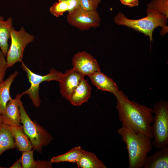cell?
<instances>
[{
  "label": "cell",
  "mask_w": 168,
  "mask_h": 168,
  "mask_svg": "<svg viewBox=\"0 0 168 168\" xmlns=\"http://www.w3.org/2000/svg\"><path fill=\"white\" fill-rule=\"evenodd\" d=\"M116 108L122 126L130 128L135 133L153 138L152 131L153 109L129 100L120 91Z\"/></svg>",
  "instance_id": "obj_1"
},
{
  "label": "cell",
  "mask_w": 168,
  "mask_h": 168,
  "mask_svg": "<svg viewBox=\"0 0 168 168\" xmlns=\"http://www.w3.org/2000/svg\"><path fill=\"white\" fill-rule=\"evenodd\" d=\"M126 145L129 168H143L148 154L152 149L151 139L135 133L130 128L122 126L117 130Z\"/></svg>",
  "instance_id": "obj_2"
},
{
  "label": "cell",
  "mask_w": 168,
  "mask_h": 168,
  "mask_svg": "<svg viewBox=\"0 0 168 168\" xmlns=\"http://www.w3.org/2000/svg\"><path fill=\"white\" fill-rule=\"evenodd\" d=\"M147 16L137 20L127 18L123 13L119 12L114 17V20L118 25L126 26L138 32L149 36L151 42L152 41V33L154 30L158 26L167 31L166 26L168 17L152 9L147 8Z\"/></svg>",
  "instance_id": "obj_3"
},
{
  "label": "cell",
  "mask_w": 168,
  "mask_h": 168,
  "mask_svg": "<svg viewBox=\"0 0 168 168\" xmlns=\"http://www.w3.org/2000/svg\"><path fill=\"white\" fill-rule=\"evenodd\" d=\"M21 123L23 130L31 143L32 149L41 153L44 146L49 144L53 139L51 135L37 122L32 120L26 112L23 103L20 101Z\"/></svg>",
  "instance_id": "obj_4"
},
{
  "label": "cell",
  "mask_w": 168,
  "mask_h": 168,
  "mask_svg": "<svg viewBox=\"0 0 168 168\" xmlns=\"http://www.w3.org/2000/svg\"><path fill=\"white\" fill-rule=\"evenodd\" d=\"M153 109L155 116L152 125L154 137L152 143L158 150L168 146V103L161 100L154 105Z\"/></svg>",
  "instance_id": "obj_5"
},
{
  "label": "cell",
  "mask_w": 168,
  "mask_h": 168,
  "mask_svg": "<svg viewBox=\"0 0 168 168\" xmlns=\"http://www.w3.org/2000/svg\"><path fill=\"white\" fill-rule=\"evenodd\" d=\"M11 43L6 57L8 68L18 62H22L24 49L29 43L34 40V36L27 33L23 27L18 31L12 26L10 32Z\"/></svg>",
  "instance_id": "obj_6"
},
{
  "label": "cell",
  "mask_w": 168,
  "mask_h": 168,
  "mask_svg": "<svg viewBox=\"0 0 168 168\" xmlns=\"http://www.w3.org/2000/svg\"><path fill=\"white\" fill-rule=\"evenodd\" d=\"M21 67L26 73L30 86V88L21 94L22 96L27 95L36 108L40 107L41 100L39 96L40 85L44 82L56 81L58 82L61 79L63 73L54 69H51L49 73L44 75L35 73L30 70L22 62Z\"/></svg>",
  "instance_id": "obj_7"
},
{
  "label": "cell",
  "mask_w": 168,
  "mask_h": 168,
  "mask_svg": "<svg viewBox=\"0 0 168 168\" xmlns=\"http://www.w3.org/2000/svg\"><path fill=\"white\" fill-rule=\"evenodd\" d=\"M67 22L71 26L83 31L100 26V19L97 10L88 11L79 8L68 12Z\"/></svg>",
  "instance_id": "obj_8"
},
{
  "label": "cell",
  "mask_w": 168,
  "mask_h": 168,
  "mask_svg": "<svg viewBox=\"0 0 168 168\" xmlns=\"http://www.w3.org/2000/svg\"><path fill=\"white\" fill-rule=\"evenodd\" d=\"M72 60L73 68L84 76H89L95 72L100 71L97 60L92 55L85 51L75 54Z\"/></svg>",
  "instance_id": "obj_9"
},
{
  "label": "cell",
  "mask_w": 168,
  "mask_h": 168,
  "mask_svg": "<svg viewBox=\"0 0 168 168\" xmlns=\"http://www.w3.org/2000/svg\"><path fill=\"white\" fill-rule=\"evenodd\" d=\"M84 78V76L73 68L66 71L59 82L62 96L69 101L74 91Z\"/></svg>",
  "instance_id": "obj_10"
},
{
  "label": "cell",
  "mask_w": 168,
  "mask_h": 168,
  "mask_svg": "<svg viewBox=\"0 0 168 168\" xmlns=\"http://www.w3.org/2000/svg\"><path fill=\"white\" fill-rule=\"evenodd\" d=\"M22 96L21 94L18 93L15 99L7 102L5 111L2 114L3 124L12 126L21 125L19 104Z\"/></svg>",
  "instance_id": "obj_11"
},
{
  "label": "cell",
  "mask_w": 168,
  "mask_h": 168,
  "mask_svg": "<svg viewBox=\"0 0 168 168\" xmlns=\"http://www.w3.org/2000/svg\"><path fill=\"white\" fill-rule=\"evenodd\" d=\"M89 77L92 84L98 89L110 92L116 97L119 94L120 91L116 83L100 71L94 73Z\"/></svg>",
  "instance_id": "obj_12"
},
{
  "label": "cell",
  "mask_w": 168,
  "mask_h": 168,
  "mask_svg": "<svg viewBox=\"0 0 168 168\" xmlns=\"http://www.w3.org/2000/svg\"><path fill=\"white\" fill-rule=\"evenodd\" d=\"M144 168H168V146L156 151L152 155L147 156Z\"/></svg>",
  "instance_id": "obj_13"
},
{
  "label": "cell",
  "mask_w": 168,
  "mask_h": 168,
  "mask_svg": "<svg viewBox=\"0 0 168 168\" xmlns=\"http://www.w3.org/2000/svg\"><path fill=\"white\" fill-rule=\"evenodd\" d=\"M91 90L87 81L84 78H83L74 91L69 101L73 106L81 105L90 98Z\"/></svg>",
  "instance_id": "obj_14"
},
{
  "label": "cell",
  "mask_w": 168,
  "mask_h": 168,
  "mask_svg": "<svg viewBox=\"0 0 168 168\" xmlns=\"http://www.w3.org/2000/svg\"><path fill=\"white\" fill-rule=\"evenodd\" d=\"M8 126L14 138L15 147L19 151L22 152L32 149L31 143L24 132L22 125L18 126Z\"/></svg>",
  "instance_id": "obj_15"
},
{
  "label": "cell",
  "mask_w": 168,
  "mask_h": 168,
  "mask_svg": "<svg viewBox=\"0 0 168 168\" xmlns=\"http://www.w3.org/2000/svg\"><path fill=\"white\" fill-rule=\"evenodd\" d=\"M12 24L11 17L5 20L3 17L0 15V48L6 57L9 49L8 41L10 38Z\"/></svg>",
  "instance_id": "obj_16"
},
{
  "label": "cell",
  "mask_w": 168,
  "mask_h": 168,
  "mask_svg": "<svg viewBox=\"0 0 168 168\" xmlns=\"http://www.w3.org/2000/svg\"><path fill=\"white\" fill-rule=\"evenodd\" d=\"M78 168H106V166L93 153L82 149L79 158L77 162Z\"/></svg>",
  "instance_id": "obj_17"
},
{
  "label": "cell",
  "mask_w": 168,
  "mask_h": 168,
  "mask_svg": "<svg viewBox=\"0 0 168 168\" xmlns=\"http://www.w3.org/2000/svg\"><path fill=\"white\" fill-rule=\"evenodd\" d=\"M80 7V0H58L50 7L49 11L51 14L58 17L66 11L71 12Z\"/></svg>",
  "instance_id": "obj_18"
},
{
  "label": "cell",
  "mask_w": 168,
  "mask_h": 168,
  "mask_svg": "<svg viewBox=\"0 0 168 168\" xmlns=\"http://www.w3.org/2000/svg\"><path fill=\"white\" fill-rule=\"evenodd\" d=\"M19 72L15 71L0 85V114L5 111L7 102L11 98L10 94L11 86Z\"/></svg>",
  "instance_id": "obj_19"
},
{
  "label": "cell",
  "mask_w": 168,
  "mask_h": 168,
  "mask_svg": "<svg viewBox=\"0 0 168 168\" xmlns=\"http://www.w3.org/2000/svg\"><path fill=\"white\" fill-rule=\"evenodd\" d=\"M34 151L31 150L21 152V157L22 168H51L52 163L47 160L35 161L34 157Z\"/></svg>",
  "instance_id": "obj_20"
},
{
  "label": "cell",
  "mask_w": 168,
  "mask_h": 168,
  "mask_svg": "<svg viewBox=\"0 0 168 168\" xmlns=\"http://www.w3.org/2000/svg\"><path fill=\"white\" fill-rule=\"evenodd\" d=\"M15 147L14 139L8 126L2 123L0 126V156L5 151Z\"/></svg>",
  "instance_id": "obj_21"
},
{
  "label": "cell",
  "mask_w": 168,
  "mask_h": 168,
  "mask_svg": "<svg viewBox=\"0 0 168 168\" xmlns=\"http://www.w3.org/2000/svg\"><path fill=\"white\" fill-rule=\"evenodd\" d=\"M82 149L80 146L74 147L64 154L52 157L50 161L52 163L61 162L76 163L80 157Z\"/></svg>",
  "instance_id": "obj_22"
},
{
  "label": "cell",
  "mask_w": 168,
  "mask_h": 168,
  "mask_svg": "<svg viewBox=\"0 0 168 168\" xmlns=\"http://www.w3.org/2000/svg\"><path fill=\"white\" fill-rule=\"evenodd\" d=\"M147 5V8L168 17V0H152Z\"/></svg>",
  "instance_id": "obj_23"
},
{
  "label": "cell",
  "mask_w": 168,
  "mask_h": 168,
  "mask_svg": "<svg viewBox=\"0 0 168 168\" xmlns=\"http://www.w3.org/2000/svg\"><path fill=\"white\" fill-rule=\"evenodd\" d=\"M101 0H80V8L88 11L96 10Z\"/></svg>",
  "instance_id": "obj_24"
},
{
  "label": "cell",
  "mask_w": 168,
  "mask_h": 168,
  "mask_svg": "<svg viewBox=\"0 0 168 168\" xmlns=\"http://www.w3.org/2000/svg\"><path fill=\"white\" fill-rule=\"evenodd\" d=\"M6 56L0 50V85L4 81L6 71L8 68Z\"/></svg>",
  "instance_id": "obj_25"
},
{
  "label": "cell",
  "mask_w": 168,
  "mask_h": 168,
  "mask_svg": "<svg viewBox=\"0 0 168 168\" xmlns=\"http://www.w3.org/2000/svg\"><path fill=\"white\" fill-rule=\"evenodd\" d=\"M123 5L129 7H133L138 6V0H119Z\"/></svg>",
  "instance_id": "obj_26"
},
{
  "label": "cell",
  "mask_w": 168,
  "mask_h": 168,
  "mask_svg": "<svg viewBox=\"0 0 168 168\" xmlns=\"http://www.w3.org/2000/svg\"><path fill=\"white\" fill-rule=\"evenodd\" d=\"M9 168H22V164L21 158L17 160Z\"/></svg>",
  "instance_id": "obj_27"
},
{
  "label": "cell",
  "mask_w": 168,
  "mask_h": 168,
  "mask_svg": "<svg viewBox=\"0 0 168 168\" xmlns=\"http://www.w3.org/2000/svg\"><path fill=\"white\" fill-rule=\"evenodd\" d=\"M2 123V116L1 114H0V126Z\"/></svg>",
  "instance_id": "obj_28"
}]
</instances>
